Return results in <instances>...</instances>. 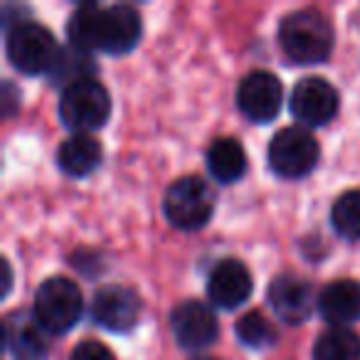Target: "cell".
Here are the masks:
<instances>
[{"label": "cell", "mask_w": 360, "mask_h": 360, "mask_svg": "<svg viewBox=\"0 0 360 360\" xmlns=\"http://www.w3.org/2000/svg\"><path fill=\"white\" fill-rule=\"evenodd\" d=\"M141 15L131 6L101 8L96 3L79 6L67 22L70 45L84 52L129 55L141 40Z\"/></svg>", "instance_id": "6da1fadb"}, {"label": "cell", "mask_w": 360, "mask_h": 360, "mask_svg": "<svg viewBox=\"0 0 360 360\" xmlns=\"http://www.w3.org/2000/svg\"><path fill=\"white\" fill-rule=\"evenodd\" d=\"M333 27L319 11H296L279 25V45L296 65H319L333 52Z\"/></svg>", "instance_id": "7a4b0ae2"}, {"label": "cell", "mask_w": 360, "mask_h": 360, "mask_svg": "<svg viewBox=\"0 0 360 360\" xmlns=\"http://www.w3.org/2000/svg\"><path fill=\"white\" fill-rule=\"evenodd\" d=\"M84 299L79 286L67 276H50L42 281L32 304V316L50 335H62L72 330L82 319Z\"/></svg>", "instance_id": "3957f363"}, {"label": "cell", "mask_w": 360, "mask_h": 360, "mask_svg": "<svg viewBox=\"0 0 360 360\" xmlns=\"http://www.w3.org/2000/svg\"><path fill=\"white\" fill-rule=\"evenodd\" d=\"M163 212L173 227L195 232L210 222L215 212V193L198 175L178 178L163 198Z\"/></svg>", "instance_id": "277c9868"}, {"label": "cell", "mask_w": 360, "mask_h": 360, "mask_svg": "<svg viewBox=\"0 0 360 360\" xmlns=\"http://www.w3.org/2000/svg\"><path fill=\"white\" fill-rule=\"evenodd\" d=\"M6 52L11 65L22 75H50L60 47L45 25L32 20H20L8 30Z\"/></svg>", "instance_id": "5b68a950"}, {"label": "cell", "mask_w": 360, "mask_h": 360, "mask_svg": "<svg viewBox=\"0 0 360 360\" xmlns=\"http://www.w3.org/2000/svg\"><path fill=\"white\" fill-rule=\"evenodd\" d=\"M111 116V96L104 84L86 79L72 84L60 96V119L67 129L77 134L101 129Z\"/></svg>", "instance_id": "8992f818"}, {"label": "cell", "mask_w": 360, "mask_h": 360, "mask_svg": "<svg viewBox=\"0 0 360 360\" xmlns=\"http://www.w3.org/2000/svg\"><path fill=\"white\" fill-rule=\"evenodd\" d=\"M319 141L309 131L299 126H286L276 131V136L269 143V165L281 178H304L319 165Z\"/></svg>", "instance_id": "52a82bcc"}, {"label": "cell", "mask_w": 360, "mask_h": 360, "mask_svg": "<svg viewBox=\"0 0 360 360\" xmlns=\"http://www.w3.org/2000/svg\"><path fill=\"white\" fill-rule=\"evenodd\" d=\"M338 91L323 77H304L291 91L289 109L306 126H326L338 114Z\"/></svg>", "instance_id": "ba28073f"}, {"label": "cell", "mask_w": 360, "mask_h": 360, "mask_svg": "<svg viewBox=\"0 0 360 360\" xmlns=\"http://www.w3.org/2000/svg\"><path fill=\"white\" fill-rule=\"evenodd\" d=\"M170 330H173L178 345L188 350L207 348L217 340L220 323L215 311L202 301H183L170 314Z\"/></svg>", "instance_id": "9c48e42d"}, {"label": "cell", "mask_w": 360, "mask_h": 360, "mask_svg": "<svg viewBox=\"0 0 360 360\" xmlns=\"http://www.w3.org/2000/svg\"><path fill=\"white\" fill-rule=\"evenodd\" d=\"M284 89L281 82L271 72H252L240 82L237 89V106L255 124H269L281 111Z\"/></svg>", "instance_id": "30bf717a"}, {"label": "cell", "mask_w": 360, "mask_h": 360, "mask_svg": "<svg viewBox=\"0 0 360 360\" xmlns=\"http://www.w3.org/2000/svg\"><path fill=\"white\" fill-rule=\"evenodd\" d=\"M141 301L134 289L121 284L101 286L91 301V319L111 333H129L139 323Z\"/></svg>", "instance_id": "8fae6325"}, {"label": "cell", "mask_w": 360, "mask_h": 360, "mask_svg": "<svg viewBox=\"0 0 360 360\" xmlns=\"http://www.w3.org/2000/svg\"><path fill=\"white\" fill-rule=\"evenodd\" d=\"M255 281L252 274L240 259H222L212 266L207 276V296L220 309H237L252 296Z\"/></svg>", "instance_id": "7c38bea8"}, {"label": "cell", "mask_w": 360, "mask_h": 360, "mask_svg": "<svg viewBox=\"0 0 360 360\" xmlns=\"http://www.w3.org/2000/svg\"><path fill=\"white\" fill-rule=\"evenodd\" d=\"M269 304L274 314L286 323H304L314 309L319 306L314 294V286L299 276H276L269 284Z\"/></svg>", "instance_id": "4fadbf2b"}, {"label": "cell", "mask_w": 360, "mask_h": 360, "mask_svg": "<svg viewBox=\"0 0 360 360\" xmlns=\"http://www.w3.org/2000/svg\"><path fill=\"white\" fill-rule=\"evenodd\" d=\"M319 311L335 328L355 323L360 319V284L353 279L330 281L319 294Z\"/></svg>", "instance_id": "5bb4252c"}, {"label": "cell", "mask_w": 360, "mask_h": 360, "mask_svg": "<svg viewBox=\"0 0 360 360\" xmlns=\"http://www.w3.org/2000/svg\"><path fill=\"white\" fill-rule=\"evenodd\" d=\"M8 350L20 360H42L47 355V330L35 321V316L13 314L6 321Z\"/></svg>", "instance_id": "9a60e30c"}, {"label": "cell", "mask_w": 360, "mask_h": 360, "mask_svg": "<svg viewBox=\"0 0 360 360\" xmlns=\"http://www.w3.org/2000/svg\"><path fill=\"white\" fill-rule=\"evenodd\" d=\"M101 163V146L89 134H75L57 148V165L70 178H86Z\"/></svg>", "instance_id": "2e32d148"}, {"label": "cell", "mask_w": 360, "mask_h": 360, "mask_svg": "<svg viewBox=\"0 0 360 360\" xmlns=\"http://www.w3.org/2000/svg\"><path fill=\"white\" fill-rule=\"evenodd\" d=\"M207 170L210 175L222 183V186H230L237 183L242 175L247 173V153L242 148V143L237 139H215L212 146L207 148Z\"/></svg>", "instance_id": "e0dca14e"}, {"label": "cell", "mask_w": 360, "mask_h": 360, "mask_svg": "<svg viewBox=\"0 0 360 360\" xmlns=\"http://www.w3.org/2000/svg\"><path fill=\"white\" fill-rule=\"evenodd\" d=\"M96 72V65L91 60L89 52L84 50H77V47H65L60 50L57 55L55 65L50 70V79L55 86H72V84H79V82L91 79V75Z\"/></svg>", "instance_id": "ac0fdd59"}, {"label": "cell", "mask_w": 360, "mask_h": 360, "mask_svg": "<svg viewBox=\"0 0 360 360\" xmlns=\"http://www.w3.org/2000/svg\"><path fill=\"white\" fill-rule=\"evenodd\" d=\"M314 360H360V335L348 328H330L316 340Z\"/></svg>", "instance_id": "d6986e66"}, {"label": "cell", "mask_w": 360, "mask_h": 360, "mask_svg": "<svg viewBox=\"0 0 360 360\" xmlns=\"http://www.w3.org/2000/svg\"><path fill=\"white\" fill-rule=\"evenodd\" d=\"M235 333L242 345L252 350H266L276 343V328L262 311H250L245 314L235 326Z\"/></svg>", "instance_id": "ffe728a7"}, {"label": "cell", "mask_w": 360, "mask_h": 360, "mask_svg": "<svg viewBox=\"0 0 360 360\" xmlns=\"http://www.w3.org/2000/svg\"><path fill=\"white\" fill-rule=\"evenodd\" d=\"M330 225L343 240H360V191H348L335 200Z\"/></svg>", "instance_id": "44dd1931"}, {"label": "cell", "mask_w": 360, "mask_h": 360, "mask_svg": "<svg viewBox=\"0 0 360 360\" xmlns=\"http://www.w3.org/2000/svg\"><path fill=\"white\" fill-rule=\"evenodd\" d=\"M70 360H116L114 353L99 340H84L72 350Z\"/></svg>", "instance_id": "7402d4cb"}, {"label": "cell", "mask_w": 360, "mask_h": 360, "mask_svg": "<svg viewBox=\"0 0 360 360\" xmlns=\"http://www.w3.org/2000/svg\"><path fill=\"white\" fill-rule=\"evenodd\" d=\"M193 360H215V358H207V355H198V358H193Z\"/></svg>", "instance_id": "603a6c76"}]
</instances>
